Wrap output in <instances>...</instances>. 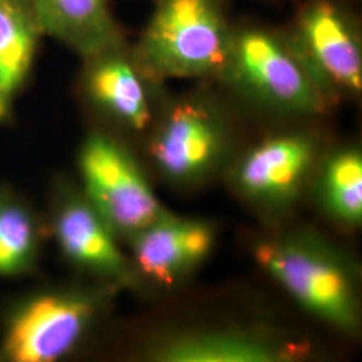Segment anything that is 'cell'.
<instances>
[{
    "mask_svg": "<svg viewBox=\"0 0 362 362\" xmlns=\"http://www.w3.org/2000/svg\"><path fill=\"white\" fill-rule=\"evenodd\" d=\"M296 348L263 332L219 329L169 337L149 356L163 362H281L294 357Z\"/></svg>",
    "mask_w": 362,
    "mask_h": 362,
    "instance_id": "obj_10",
    "label": "cell"
},
{
    "mask_svg": "<svg viewBox=\"0 0 362 362\" xmlns=\"http://www.w3.org/2000/svg\"><path fill=\"white\" fill-rule=\"evenodd\" d=\"M228 134L219 115L206 104L187 101L170 109L156 132L151 156L156 168L176 185H194L218 168Z\"/></svg>",
    "mask_w": 362,
    "mask_h": 362,
    "instance_id": "obj_5",
    "label": "cell"
},
{
    "mask_svg": "<svg viewBox=\"0 0 362 362\" xmlns=\"http://www.w3.org/2000/svg\"><path fill=\"white\" fill-rule=\"evenodd\" d=\"M57 239L66 257L118 282H133L134 267L118 248L115 231L88 200L70 199L55 219Z\"/></svg>",
    "mask_w": 362,
    "mask_h": 362,
    "instance_id": "obj_11",
    "label": "cell"
},
{
    "mask_svg": "<svg viewBox=\"0 0 362 362\" xmlns=\"http://www.w3.org/2000/svg\"><path fill=\"white\" fill-rule=\"evenodd\" d=\"M85 78L91 103L134 130H144L152 119L143 74L116 50L89 58Z\"/></svg>",
    "mask_w": 362,
    "mask_h": 362,
    "instance_id": "obj_13",
    "label": "cell"
},
{
    "mask_svg": "<svg viewBox=\"0 0 362 362\" xmlns=\"http://www.w3.org/2000/svg\"><path fill=\"white\" fill-rule=\"evenodd\" d=\"M94 313V300L83 296L35 298L13 320L4 346L7 356L18 362L55 361L77 345Z\"/></svg>",
    "mask_w": 362,
    "mask_h": 362,
    "instance_id": "obj_7",
    "label": "cell"
},
{
    "mask_svg": "<svg viewBox=\"0 0 362 362\" xmlns=\"http://www.w3.org/2000/svg\"><path fill=\"white\" fill-rule=\"evenodd\" d=\"M223 74L259 101L290 113H317L325 107V93L296 52L262 31L233 37Z\"/></svg>",
    "mask_w": 362,
    "mask_h": 362,
    "instance_id": "obj_3",
    "label": "cell"
},
{
    "mask_svg": "<svg viewBox=\"0 0 362 362\" xmlns=\"http://www.w3.org/2000/svg\"><path fill=\"white\" fill-rule=\"evenodd\" d=\"M38 233L26 208L11 200L0 202V275H13L31 264Z\"/></svg>",
    "mask_w": 362,
    "mask_h": 362,
    "instance_id": "obj_16",
    "label": "cell"
},
{
    "mask_svg": "<svg viewBox=\"0 0 362 362\" xmlns=\"http://www.w3.org/2000/svg\"><path fill=\"white\" fill-rule=\"evenodd\" d=\"M255 258L303 309L341 332L357 330V274L336 247L315 233H286L260 242Z\"/></svg>",
    "mask_w": 362,
    "mask_h": 362,
    "instance_id": "obj_1",
    "label": "cell"
},
{
    "mask_svg": "<svg viewBox=\"0 0 362 362\" xmlns=\"http://www.w3.org/2000/svg\"><path fill=\"white\" fill-rule=\"evenodd\" d=\"M8 95H6L3 91H0V121L8 116L10 112V105H8Z\"/></svg>",
    "mask_w": 362,
    "mask_h": 362,
    "instance_id": "obj_17",
    "label": "cell"
},
{
    "mask_svg": "<svg viewBox=\"0 0 362 362\" xmlns=\"http://www.w3.org/2000/svg\"><path fill=\"white\" fill-rule=\"evenodd\" d=\"M297 33L294 52L321 90H361V45L345 13L315 1L302 13Z\"/></svg>",
    "mask_w": 362,
    "mask_h": 362,
    "instance_id": "obj_6",
    "label": "cell"
},
{
    "mask_svg": "<svg viewBox=\"0 0 362 362\" xmlns=\"http://www.w3.org/2000/svg\"><path fill=\"white\" fill-rule=\"evenodd\" d=\"M40 34L28 0H0V91L6 95L25 83Z\"/></svg>",
    "mask_w": 362,
    "mask_h": 362,
    "instance_id": "obj_14",
    "label": "cell"
},
{
    "mask_svg": "<svg viewBox=\"0 0 362 362\" xmlns=\"http://www.w3.org/2000/svg\"><path fill=\"white\" fill-rule=\"evenodd\" d=\"M233 37L219 0H161L137 50V69L152 78L223 73Z\"/></svg>",
    "mask_w": 362,
    "mask_h": 362,
    "instance_id": "obj_2",
    "label": "cell"
},
{
    "mask_svg": "<svg viewBox=\"0 0 362 362\" xmlns=\"http://www.w3.org/2000/svg\"><path fill=\"white\" fill-rule=\"evenodd\" d=\"M79 167L86 200L115 233L133 236L167 214L139 164L113 139L89 137Z\"/></svg>",
    "mask_w": 362,
    "mask_h": 362,
    "instance_id": "obj_4",
    "label": "cell"
},
{
    "mask_svg": "<svg viewBox=\"0 0 362 362\" xmlns=\"http://www.w3.org/2000/svg\"><path fill=\"white\" fill-rule=\"evenodd\" d=\"M318 194L325 211L338 223L356 227L362 220V156L342 149L330 156L320 173Z\"/></svg>",
    "mask_w": 362,
    "mask_h": 362,
    "instance_id": "obj_15",
    "label": "cell"
},
{
    "mask_svg": "<svg viewBox=\"0 0 362 362\" xmlns=\"http://www.w3.org/2000/svg\"><path fill=\"white\" fill-rule=\"evenodd\" d=\"M315 156V144L303 134L272 137L242 157L233 169V185L260 207H285L300 192Z\"/></svg>",
    "mask_w": 362,
    "mask_h": 362,
    "instance_id": "obj_8",
    "label": "cell"
},
{
    "mask_svg": "<svg viewBox=\"0 0 362 362\" xmlns=\"http://www.w3.org/2000/svg\"><path fill=\"white\" fill-rule=\"evenodd\" d=\"M40 31L86 58L119 49V30L105 0H28Z\"/></svg>",
    "mask_w": 362,
    "mask_h": 362,
    "instance_id": "obj_12",
    "label": "cell"
},
{
    "mask_svg": "<svg viewBox=\"0 0 362 362\" xmlns=\"http://www.w3.org/2000/svg\"><path fill=\"white\" fill-rule=\"evenodd\" d=\"M132 238L134 269L156 284L170 285L207 258L215 231L207 221L167 212Z\"/></svg>",
    "mask_w": 362,
    "mask_h": 362,
    "instance_id": "obj_9",
    "label": "cell"
}]
</instances>
